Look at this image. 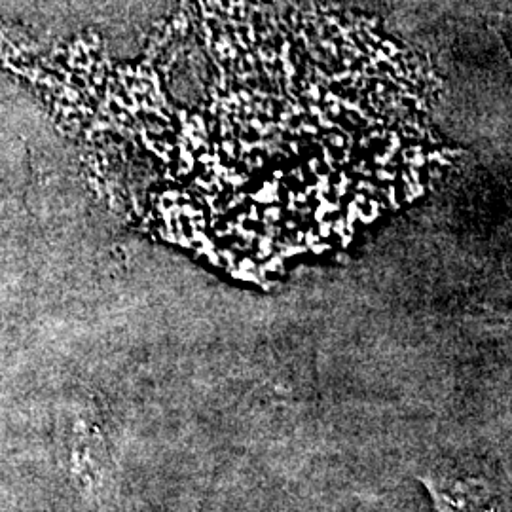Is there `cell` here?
I'll return each mask as SVG.
<instances>
[{
	"instance_id": "1",
	"label": "cell",
	"mask_w": 512,
	"mask_h": 512,
	"mask_svg": "<svg viewBox=\"0 0 512 512\" xmlns=\"http://www.w3.org/2000/svg\"><path fill=\"white\" fill-rule=\"evenodd\" d=\"M421 482L439 512H505L499 488L486 476L431 471Z\"/></svg>"
},
{
	"instance_id": "2",
	"label": "cell",
	"mask_w": 512,
	"mask_h": 512,
	"mask_svg": "<svg viewBox=\"0 0 512 512\" xmlns=\"http://www.w3.org/2000/svg\"><path fill=\"white\" fill-rule=\"evenodd\" d=\"M67 467L82 490H99L105 478V448L88 421H74L67 448Z\"/></svg>"
}]
</instances>
